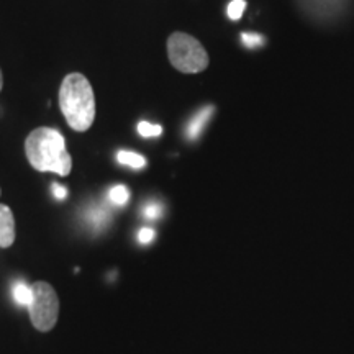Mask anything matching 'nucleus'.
Returning a JSON list of instances; mask_svg holds the SVG:
<instances>
[{"label":"nucleus","instance_id":"f257e3e1","mask_svg":"<svg viewBox=\"0 0 354 354\" xmlns=\"http://www.w3.org/2000/svg\"><path fill=\"white\" fill-rule=\"evenodd\" d=\"M30 165L39 172H55L66 177L73 169V158L66 149V140L55 128H35L25 140Z\"/></svg>","mask_w":354,"mask_h":354},{"label":"nucleus","instance_id":"f03ea898","mask_svg":"<svg viewBox=\"0 0 354 354\" xmlns=\"http://www.w3.org/2000/svg\"><path fill=\"white\" fill-rule=\"evenodd\" d=\"M59 109L74 131H87L95 120V97L91 82L81 73H71L59 88Z\"/></svg>","mask_w":354,"mask_h":354},{"label":"nucleus","instance_id":"7ed1b4c3","mask_svg":"<svg viewBox=\"0 0 354 354\" xmlns=\"http://www.w3.org/2000/svg\"><path fill=\"white\" fill-rule=\"evenodd\" d=\"M167 57L172 68L184 74H197L209 68V53L197 38L176 32L167 38Z\"/></svg>","mask_w":354,"mask_h":354},{"label":"nucleus","instance_id":"20e7f679","mask_svg":"<svg viewBox=\"0 0 354 354\" xmlns=\"http://www.w3.org/2000/svg\"><path fill=\"white\" fill-rule=\"evenodd\" d=\"M30 318L38 331L55 328L59 315V299L48 282H35L32 286V302L28 304Z\"/></svg>","mask_w":354,"mask_h":354},{"label":"nucleus","instance_id":"39448f33","mask_svg":"<svg viewBox=\"0 0 354 354\" xmlns=\"http://www.w3.org/2000/svg\"><path fill=\"white\" fill-rule=\"evenodd\" d=\"M15 241V218L7 205L0 203V248H8Z\"/></svg>","mask_w":354,"mask_h":354},{"label":"nucleus","instance_id":"423d86ee","mask_svg":"<svg viewBox=\"0 0 354 354\" xmlns=\"http://www.w3.org/2000/svg\"><path fill=\"white\" fill-rule=\"evenodd\" d=\"M214 107H203L201 112H198L192 120L189 122L187 130H185V135H187L189 140H197L198 135L203 131L207 123H209L212 113H214Z\"/></svg>","mask_w":354,"mask_h":354},{"label":"nucleus","instance_id":"0eeeda50","mask_svg":"<svg viewBox=\"0 0 354 354\" xmlns=\"http://www.w3.org/2000/svg\"><path fill=\"white\" fill-rule=\"evenodd\" d=\"M12 294H13V299H15V302L19 305H25V307H28V304L32 302V287L25 284L24 281H17L15 284H13Z\"/></svg>","mask_w":354,"mask_h":354},{"label":"nucleus","instance_id":"6e6552de","mask_svg":"<svg viewBox=\"0 0 354 354\" xmlns=\"http://www.w3.org/2000/svg\"><path fill=\"white\" fill-rule=\"evenodd\" d=\"M117 161L123 166L133 167V169H141V167L146 166V159L141 154L131 153V151H118Z\"/></svg>","mask_w":354,"mask_h":354},{"label":"nucleus","instance_id":"1a4fd4ad","mask_svg":"<svg viewBox=\"0 0 354 354\" xmlns=\"http://www.w3.org/2000/svg\"><path fill=\"white\" fill-rule=\"evenodd\" d=\"M110 202L115 203V205H127V202L130 201V190H128L125 185H115V187L110 189L109 192Z\"/></svg>","mask_w":354,"mask_h":354},{"label":"nucleus","instance_id":"9d476101","mask_svg":"<svg viewBox=\"0 0 354 354\" xmlns=\"http://www.w3.org/2000/svg\"><path fill=\"white\" fill-rule=\"evenodd\" d=\"M138 133L145 138H154V136H159L162 133V128L159 125H153L149 122H140L138 123Z\"/></svg>","mask_w":354,"mask_h":354},{"label":"nucleus","instance_id":"9b49d317","mask_svg":"<svg viewBox=\"0 0 354 354\" xmlns=\"http://www.w3.org/2000/svg\"><path fill=\"white\" fill-rule=\"evenodd\" d=\"M246 8L245 0H232L228 6V17L232 20H240Z\"/></svg>","mask_w":354,"mask_h":354},{"label":"nucleus","instance_id":"f8f14e48","mask_svg":"<svg viewBox=\"0 0 354 354\" xmlns=\"http://www.w3.org/2000/svg\"><path fill=\"white\" fill-rule=\"evenodd\" d=\"M143 215L146 216L148 220H156L161 216V205L156 202H149L148 205L143 209Z\"/></svg>","mask_w":354,"mask_h":354},{"label":"nucleus","instance_id":"ddd939ff","mask_svg":"<svg viewBox=\"0 0 354 354\" xmlns=\"http://www.w3.org/2000/svg\"><path fill=\"white\" fill-rule=\"evenodd\" d=\"M241 39L248 48H258L264 43V38L261 37V35H254V33H243Z\"/></svg>","mask_w":354,"mask_h":354},{"label":"nucleus","instance_id":"4468645a","mask_svg":"<svg viewBox=\"0 0 354 354\" xmlns=\"http://www.w3.org/2000/svg\"><path fill=\"white\" fill-rule=\"evenodd\" d=\"M88 220L94 225H102L104 221H107V210L105 209H94L88 212Z\"/></svg>","mask_w":354,"mask_h":354},{"label":"nucleus","instance_id":"2eb2a0df","mask_svg":"<svg viewBox=\"0 0 354 354\" xmlns=\"http://www.w3.org/2000/svg\"><path fill=\"white\" fill-rule=\"evenodd\" d=\"M154 236H156V233H154L153 228H141L138 233V241L141 245H148L154 240Z\"/></svg>","mask_w":354,"mask_h":354},{"label":"nucleus","instance_id":"dca6fc26","mask_svg":"<svg viewBox=\"0 0 354 354\" xmlns=\"http://www.w3.org/2000/svg\"><path fill=\"white\" fill-rule=\"evenodd\" d=\"M53 194H55V197L57 198V201H64L66 197H68V189L63 187V185L59 184H53Z\"/></svg>","mask_w":354,"mask_h":354},{"label":"nucleus","instance_id":"f3484780","mask_svg":"<svg viewBox=\"0 0 354 354\" xmlns=\"http://www.w3.org/2000/svg\"><path fill=\"white\" fill-rule=\"evenodd\" d=\"M2 86H3V77H2V71H0V91H2Z\"/></svg>","mask_w":354,"mask_h":354}]
</instances>
